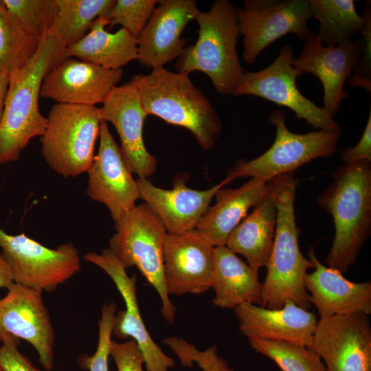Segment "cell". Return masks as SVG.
<instances>
[{"mask_svg": "<svg viewBox=\"0 0 371 371\" xmlns=\"http://www.w3.org/2000/svg\"><path fill=\"white\" fill-rule=\"evenodd\" d=\"M65 45L52 30L22 67L10 72L8 92L0 122V164L19 159L30 140L41 137L47 119L39 109L43 81L64 58Z\"/></svg>", "mask_w": 371, "mask_h": 371, "instance_id": "obj_1", "label": "cell"}, {"mask_svg": "<svg viewBox=\"0 0 371 371\" xmlns=\"http://www.w3.org/2000/svg\"><path fill=\"white\" fill-rule=\"evenodd\" d=\"M317 204L332 216L335 225L326 265L346 273L371 233V161L338 167L329 186L317 196Z\"/></svg>", "mask_w": 371, "mask_h": 371, "instance_id": "obj_2", "label": "cell"}, {"mask_svg": "<svg viewBox=\"0 0 371 371\" xmlns=\"http://www.w3.org/2000/svg\"><path fill=\"white\" fill-rule=\"evenodd\" d=\"M276 205V232L272 250L266 265L267 275L262 283L260 306L281 308L291 300L308 310L311 304L304 286L307 270L313 268L299 246L300 230L295 215L297 181L293 174H284L267 181Z\"/></svg>", "mask_w": 371, "mask_h": 371, "instance_id": "obj_3", "label": "cell"}, {"mask_svg": "<svg viewBox=\"0 0 371 371\" xmlns=\"http://www.w3.org/2000/svg\"><path fill=\"white\" fill-rule=\"evenodd\" d=\"M131 80L148 115L189 130L204 150L215 144L223 131L221 120L188 74L162 67L148 74L135 75Z\"/></svg>", "mask_w": 371, "mask_h": 371, "instance_id": "obj_4", "label": "cell"}, {"mask_svg": "<svg viewBox=\"0 0 371 371\" xmlns=\"http://www.w3.org/2000/svg\"><path fill=\"white\" fill-rule=\"evenodd\" d=\"M195 20L198 39L185 47L175 67L187 74L202 71L218 93L233 95L245 71L236 49L240 36L237 8L228 0H216L209 11H200Z\"/></svg>", "mask_w": 371, "mask_h": 371, "instance_id": "obj_5", "label": "cell"}, {"mask_svg": "<svg viewBox=\"0 0 371 371\" xmlns=\"http://www.w3.org/2000/svg\"><path fill=\"white\" fill-rule=\"evenodd\" d=\"M41 137V154L49 166L67 178L89 170L102 120L95 106L55 104Z\"/></svg>", "mask_w": 371, "mask_h": 371, "instance_id": "obj_6", "label": "cell"}, {"mask_svg": "<svg viewBox=\"0 0 371 371\" xmlns=\"http://www.w3.org/2000/svg\"><path fill=\"white\" fill-rule=\"evenodd\" d=\"M114 223L115 232L108 249L126 269H138L159 294L163 317L172 323L176 308L167 293L164 276L165 228L145 203L135 205Z\"/></svg>", "mask_w": 371, "mask_h": 371, "instance_id": "obj_7", "label": "cell"}, {"mask_svg": "<svg viewBox=\"0 0 371 371\" xmlns=\"http://www.w3.org/2000/svg\"><path fill=\"white\" fill-rule=\"evenodd\" d=\"M269 122L276 127L271 147L251 160L240 159L221 181L223 186L240 177H250L263 182L284 174H293L300 166L320 157H329L337 150L340 131H313L294 133L286 125V114L279 109L271 111Z\"/></svg>", "mask_w": 371, "mask_h": 371, "instance_id": "obj_8", "label": "cell"}, {"mask_svg": "<svg viewBox=\"0 0 371 371\" xmlns=\"http://www.w3.org/2000/svg\"><path fill=\"white\" fill-rule=\"evenodd\" d=\"M0 247L14 283L41 293L53 291L81 267L79 252L71 243L50 249L23 233L10 235L0 228Z\"/></svg>", "mask_w": 371, "mask_h": 371, "instance_id": "obj_9", "label": "cell"}, {"mask_svg": "<svg viewBox=\"0 0 371 371\" xmlns=\"http://www.w3.org/2000/svg\"><path fill=\"white\" fill-rule=\"evenodd\" d=\"M293 48L282 47L278 56L267 67L256 72L245 71L234 96L250 95L292 110L295 117L304 120L315 129L340 131L339 124L323 107L301 93L296 84L302 74L291 65Z\"/></svg>", "mask_w": 371, "mask_h": 371, "instance_id": "obj_10", "label": "cell"}, {"mask_svg": "<svg viewBox=\"0 0 371 371\" xmlns=\"http://www.w3.org/2000/svg\"><path fill=\"white\" fill-rule=\"evenodd\" d=\"M243 59L253 64L260 53L279 38L295 34L305 40L312 34L308 0H246L237 8Z\"/></svg>", "mask_w": 371, "mask_h": 371, "instance_id": "obj_11", "label": "cell"}, {"mask_svg": "<svg viewBox=\"0 0 371 371\" xmlns=\"http://www.w3.org/2000/svg\"><path fill=\"white\" fill-rule=\"evenodd\" d=\"M326 371H371V325L358 313L319 318L311 347Z\"/></svg>", "mask_w": 371, "mask_h": 371, "instance_id": "obj_12", "label": "cell"}, {"mask_svg": "<svg viewBox=\"0 0 371 371\" xmlns=\"http://www.w3.org/2000/svg\"><path fill=\"white\" fill-rule=\"evenodd\" d=\"M83 259L106 272L124 301L125 309L115 315L112 334L120 339L131 338L135 341L147 371H168L175 362L153 341L144 325L137 299V276L129 277L126 269L109 249L100 254L87 253Z\"/></svg>", "mask_w": 371, "mask_h": 371, "instance_id": "obj_13", "label": "cell"}, {"mask_svg": "<svg viewBox=\"0 0 371 371\" xmlns=\"http://www.w3.org/2000/svg\"><path fill=\"white\" fill-rule=\"evenodd\" d=\"M87 173V195L109 209L114 223L136 205V201L139 199L137 181L103 120L100 124L98 153Z\"/></svg>", "mask_w": 371, "mask_h": 371, "instance_id": "obj_14", "label": "cell"}, {"mask_svg": "<svg viewBox=\"0 0 371 371\" xmlns=\"http://www.w3.org/2000/svg\"><path fill=\"white\" fill-rule=\"evenodd\" d=\"M0 299V341L13 335L29 342L47 370L53 368L55 333L42 293L13 283Z\"/></svg>", "mask_w": 371, "mask_h": 371, "instance_id": "obj_15", "label": "cell"}, {"mask_svg": "<svg viewBox=\"0 0 371 371\" xmlns=\"http://www.w3.org/2000/svg\"><path fill=\"white\" fill-rule=\"evenodd\" d=\"M162 255L168 295L200 294L211 288L214 247L195 229L166 233Z\"/></svg>", "mask_w": 371, "mask_h": 371, "instance_id": "obj_16", "label": "cell"}, {"mask_svg": "<svg viewBox=\"0 0 371 371\" xmlns=\"http://www.w3.org/2000/svg\"><path fill=\"white\" fill-rule=\"evenodd\" d=\"M100 109L102 119L115 127L123 159L132 174L148 179L157 168V159L146 149L143 127L147 113L144 109L137 87L131 80L116 86L107 95Z\"/></svg>", "mask_w": 371, "mask_h": 371, "instance_id": "obj_17", "label": "cell"}, {"mask_svg": "<svg viewBox=\"0 0 371 371\" xmlns=\"http://www.w3.org/2000/svg\"><path fill=\"white\" fill-rule=\"evenodd\" d=\"M363 38L333 47L326 46L317 33L304 42L300 55L293 58L291 65L304 73L317 77L324 90L323 108L332 117L340 108L343 99L350 98L344 86L360 57Z\"/></svg>", "mask_w": 371, "mask_h": 371, "instance_id": "obj_18", "label": "cell"}, {"mask_svg": "<svg viewBox=\"0 0 371 371\" xmlns=\"http://www.w3.org/2000/svg\"><path fill=\"white\" fill-rule=\"evenodd\" d=\"M124 74L75 58L63 60L45 77L41 97L59 104L95 106L102 103Z\"/></svg>", "mask_w": 371, "mask_h": 371, "instance_id": "obj_19", "label": "cell"}, {"mask_svg": "<svg viewBox=\"0 0 371 371\" xmlns=\"http://www.w3.org/2000/svg\"><path fill=\"white\" fill-rule=\"evenodd\" d=\"M199 12L194 0L159 1L137 38L139 63L155 69L177 59L187 43L182 32Z\"/></svg>", "mask_w": 371, "mask_h": 371, "instance_id": "obj_20", "label": "cell"}, {"mask_svg": "<svg viewBox=\"0 0 371 371\" xmlns=\"http://www.w3.org/2000/svg\"><path fill=\"white\" fill-rule=\"evenodd\" d=\"M239 329L247 338L281 341L311 347L316 315L291 300L281 308L243 303L234 308Z\"/></svg>", "mask_w": 371, "mask_h": 371, "instance_id": "obj_21", "label": "cell"}, {"mask_svg": "<svg viewBox=\"0 0 371 371\" xmlns=\"http://www.w3.org/2000/svg\"><path fill=\"white\" fill-rule=\"evenodd\" d=\"M136 181L139 199L150 207L166 232L173 234L194 229L216 192L223 187L221 182L207 190H194L179 179L172 189L166 190L154 186L148 179Z\"/></svg>", "mask_w": 371, "mask_h": 371, "instance_id": "obj_22", "label": "cell"}, {"mask_svg": "<svg viewBox=\"0 0 371 371\" xmlns=\"http://www.w3.org/2000/svg\"><path fill=\"white\" fill-rule=\"evenodd\" d=\"M314 271L304 276L308 300L317 309L319 318L361 313H371V282H353L338 270L324 265L313 248L308 253Z\"/></svg>", "mask_w": 371, "mask_h": 371, "instance_id": "obj_23", "label": "cell"}, {"mask_svg": "<svg viewBox=\"0 0 371 371\" xmlns=\"http://www.w3.org/2000/svg\"><path fill=\"white\" fill-rule=\"evenodd\" d=\"M271 192L267 182L251 178L237 188H220L215 194L216 203L208 207L195 230L215 247L225 246L229 236L255 207Z\"/></svg>", "mask_w": 371, "mask_h": 371, "instance_id": "obj_24", "label": "cell"}, {"mask_svg": "<svg viewBox=\"0 0 371 371\" xmlns=\"http://www.w3.org/2000/svg\"><path fill=\"white\" fill-rule=\"evenodd\" d=\"M211 288L214 306L234 309L243 303L260 304L262 283L259 273L226 246L214 247Z\"/></svg>", "mask_w": 371, "mask_h": 371, "instance_id": "obj_25", "label": "cell"}, {"mask_svg": "<svg viewBox=\"0 0 371 371\" xmlns=\"http://www.w3.org/2000/svg\"><path fill=\"white\" fill-rule=\"evenodd\" d=\"M108 21L96 19L87 34L66 47L64 58L72 57L109 69L122 68L138 58V40L121 27L114 33L105 30Z\"/></svg>", "mask_w": 371, "mask_h": 371, "instance_id": "obj_26", "label": "cell"}, {"mask_svg": "<svg viewBox=\"0 0 371 371\" xmlns=\"http://www.w3.org/2000/svg\"><path fill=\"white\" fill-rule=\"evenodd\" d=\"M276 216V205L271 192L235 227L225 246L243 256L251 268L259 271L266 267L271 255Z\"/></svg>", "mask_w": 371, "mask_h": 371, "instance_id": "obj_27", "label": "cell"}, {"mask_svg": "<svg viewBox=\"0 0 371 371\" xmlns=\"http://www.w3.org/2000/svg\"><path fill=\"white\" fill-rule=\"evenodd\" d=\"M308 5L311 18L319 22L317 34L326 46L350 43L363 27L354 0H308Z\"/></svg>", "mask_w": 371, "mask_h": 371, "instance_id": "obj_28", "label": "cell"}, {"mask_svg": "<svg viewBox=\"0 0 371 371\" xmlns=\"http://www.w3.org/2000/svg\"><path fill=\"white\" fill-rule=\"evenodd\" d=\"M56 13L52 30L68 47L84 37L93 22L105 17L115 0H54Z\"/></svg>", "mask_w": 371, "mask_h": 371, "instance_id": "obj_29", "label": "cell"}, {"mask_svg": "<svg viewBox=\"0 0 371 371\" xmlns=\"http://www.w3.org/2000/svg\"><path fill=\"white\" fill-rule=\"evenodd\" d=\"M41 41L27 34L0 0V67L10 72L24 66Z\"/></svg>", "mask_w": 371, "mask_h": 371, "instance_id": "obj_30", "label": "cell"}, {"mask_svg": "<svg viewBox=\"0 0 371 371\" xmlns=\"http://www.w3.org/2000/svg\"><path fill=\"white\" fill-rule=\"evenodd\" d=\"M248 342L255 352L274 361L282 371H326L319 356L301 344L251 337Z\"/></svg>", "mask_w": 371, "mask_h": 371, "instance_id": "obj_31", "label": "cell"}, {"mask_svg": "<svg viewBox=\"0 0 371 371\" xmlns=\"http://www.w3.org/2000/svg\"><path fill=\"white\" fill-rule=\"evenodd\" d=\"M23 30L41 40L52 30L56 13L54 0H2Z\"/></svg>", "mask_w": 371, "mask_h": 371, "instance_id": "obj_32", "label": "cell"}, {"mask_svg": "<svg viewBox=\"0 0 371 371\" xmlns=\"http://www.w3.org/2000/svg\"><path fill=\"white\" fill-rule=\"evenodd\" d=\"M158 0H115L104 17L113 27L120 25L138 38L151 16Z\"/></svg>", "mask_w": 371, "mask_h": 371, "instance_id": "obj_33", "label": "cell"}, {"mask_svg": "<svg viewBox=\"0 0 371 371\" xmlns=\"http://www.w3.org/2000/svg\"><path fill=\"white\" fill-rule=\"evenodd\" d=\"M163 343L173 351L183 367L192 368L196 363L203 371H234L218 355L215 344L201 351L181 337H167Z\"/></svg>", "mask_w": 371, "mask_h": 371, "instance_id": "obj_34", "label": "cell"}, {"mask_svg": "<svg viewBox=\"0 0 371 371\" xmlns=\"http://www.w3.org/2000/svg\"><path fill=\"white\" fill-rule=\"evenodd\" d=\"M116 307L113 302L103 306L99 319L97 349L92 356L84 355L79 358L80 365L89 371H109L108 360Z\"/></svg>", "mask_w": 371, "mask_h": 371, "instance_id": "obj_35", "label": "cell"}, {"mask_svg": "<svg viewBox=\"0 0 371 371\" xmlns=\"http://www.w3.org/2000/svg\"><path fill=\"white\" fill-rule=\"evenodd\" d=\"M364 20L363 27L360 32L364 42L361 57L357 60L348 78L350 87H361L370 95L371 93V8L368 5L362 15Z\"/></svg>", "mask_w": 371, "mask_h": 371, "instance_id": "obj_36", "label": "cell"}, {"mask_svg": "<svg viewBox=\"0 0 371 371\" xmlns=\"http://www.w3.org/2000/svg\"><path fill=\"white\" fill-rule=\"evenodd\" d=\"M110 355L114 359L117 371H144L143 355L132 339L122 343L112 340Z\"/></svg>", "mask_w": 371, "mask_h": 371, "instance_id": "obj_37", "label": "cell"}, {"mask_svg": "<svg viewBox=\"0 0 371 371\" xmlns=\"http://www.w3.org/2000/svg\"><path fill=\"white\" fill-rule=\"evenodd\" d=\"M0 346V366L3 371H42L32 363L17 349L20 343L19 338L6 335L1 340Z\"/></svg>", "mask_w": 371, "mask_h": 371, "instance_id": "obj_38", "label": "cell"}, {"mask_svg": "<svg viewBox=\"0 0 371 371\" xmlns=\"http://www.w3.org/2000/svg\"><path fill=\"white\" fill-rule=\"evenodd\" d=\"M344 164L356 162L361 160L371 161V111L359 142L354 146L344 149L339 154Z\"/></svg>", "mask_w": 371, "mask_h": 371, "instance_id": "obj_39", "label": "cell"}, {"mask_svg": "<svg viewBox=\"0 0 371 371\" xmlns=\"http://www.w3.org/2000/svg\"><path fill=\"white\" fill-rule=\"evenodd\" d=\"M10 79V72L0 67V122L1 121L6 98L8 92Z\"/></svg>", "mask_w": 371, "mask_h": 371, "instance_id": "obj_40", "label": "cell"}, {"mask_svg": "<svg viewBox=\"0 0 371 371\" xmlns=\"http://www.w3.org/2000/svg\"><path fill=\"white\" fill-rule=\"evenodd\" d=\"M14 283L9 267L0 252V289H8Z\"/></svg>", "mask_w": 371, "mask_h": 371, "instance_id": "obj_41", "label": "cell"}, {"mask_svg": "<svg viewBox=\"0 0 371 371\" xmlns=\"http://www.w3.org/2000/svg\"><path fill=\"white\" fill-rule=\"evenodd\" d=\"M0 371H3L1 366H0Z\"/></svg>", "mask_w": 371, "mask_h": 371, "instance_id": "obj_42", "label": "cell"}]
</instances>
